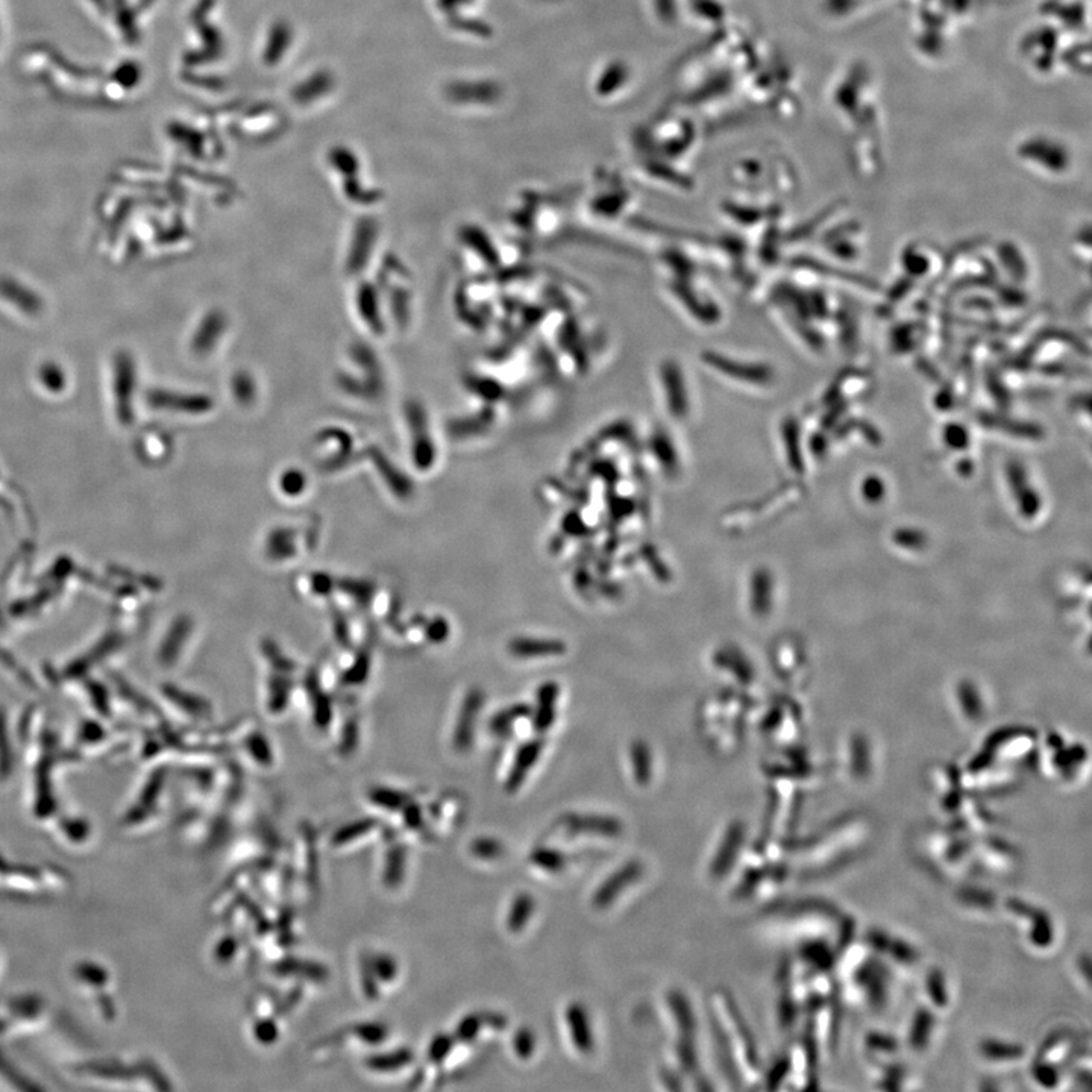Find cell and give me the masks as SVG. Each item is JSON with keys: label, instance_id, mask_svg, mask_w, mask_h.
<instances>
[{"label": "cell", "instance_id": "9", "mask_svg": "<svg viewBox=\"0 0 1092 1092\" xmlns=\"http://www.w3.org/2000/svg\"><path fill=\"white\" fill-rule=\"evenodd\" d=\"M746 839V827L743 821H733L724 832L723 841L716 850L710 864V876L715 880H723L733 869L738 862L739 854L743 851Z\"/></svg>", "mask_w": 1092, "mask_h": 1092}, {"label": "cell", "instance_id": "19", "mask_svg": "<svg viewBox=\"0 0 1092 1092\" xmlns=\"http://www.w3.org/2000/svg\"><path fill=\"white\" fill-rule=\"evenodd\" d=\"M902 1048L899 1039L885 1033V1031L871 1030L864 1038V1051L869 1065L879 1062L891 1061L897 1058Z\"/></svg>", "mask_w": 1092, "mask_h": 1092}, {"label": "cell", "instance_id": "15", "mask_svg": "<svg viewBox=\"0 0 1092 1092\" xmlns=\"http://www.w3.org/2000/svg\"><path fill=\"white\" fill-rule=\"evenodd\" d=\"M562 824L574 833L601 834V836H618L622 833L620 821L602 815H566L562 818Z\"/></svg>", "mask_w": 1092, "mask_h": 1092}, {"label": "cell", "instance_id": "6", "mask_svg": "<svg viewBox=\"0 0 1092 1092\" xmlns=\"http://www.w3.org/2000/svg\"><path fill=\"white\" fill-rule=\"evenodd\" d=\"M865 944L894 970L912 971L922 962V953L904 938L895 937L882 929L865 933Z\"/></svg>", "mask_w": 1092, "mask_h": 1092}, {"label": "cell", "instance_id": "14", "mask_svg": "<svg viewBox=\"0 0 1092 1092\" xmlns=\"http://www.w3.org/2000/svg\"><path fill=\"white\" fill-rule=\"evenodd\" d=\"M724 1005H725V1009H727L731 1024H733V1029L736 1030V1038L739 1039V1043L743 1046V1062H745L746 1068L750 1069L753 1074L761 1073V1058H759L758 1047H756V1043H754L753 1035H751L750 1029H748V1024H746L743 1012L739 1011L735 1000H733L728 994L724 995Z\"/></svg>", "mask_w": 1092, "mask_h": 1092}, {"label": "cell", "instance_id": "30", "mask_svg": "<svg viewBox=\"0 0 1092 1092\" xmlns=\"http://www.w3.org/2000/svg\"><path fill=\"white\" fill-rule=\"evenodd\" d=\"M325 90H327V77L320 75V77H314L313 80H310L307 85H302V87L297 88L295 96H296V99L301 100V102H309L310 99H314V96L324 93Z\"/></svg>", "mask_w": 1092, "mask_h": 1092}, {"label": "cell", "instance_id": "7", "mask_svg": "<svg viewBox=\"0 0 1092 1092\" xmlns=\"http://www.w3.org/2000/svg\"><path fill=\"white\" fill-rule=\"evenodd\" d=\"M1082 1038L1069 1028H1059L1047 1035L1033 1062L1058 1069L1064 1076L1068 1074L1069 1065L1076 1058L1077 1051L1081 1050Z\"/></svg>", "mask_w": 1092, "mask_h": 1092}, {"label": "cell", "instance_id": "3", "mask_svg": "<svg viewBox=\"0 0 1092 1092\" xmlns=\"http://www.w3.org/2000/svg\"><path fill=\"white\" fill-rule=\"evenodd\" d=\"M920 857L930 871L960 880L976 871L973 836L950 827H932L920 839Z\"/></svg>", "mask_w": 1092, "mask_h": 1092}, {"label": "cell", "instance_id": "10", "mask_svg": "<svg viewBox=\"0 0 1092 1092\" xmlns=\"http://www.w3.org/2000/svg\"><path fill=\"white\" fill-rule=\"evenodd\" d=\"M643 865L639 860H628L627 864L618 868L617 871L613 872L612 876L600 885L594 897H592V904L597 909H605V907L612 906L613 903L617 902L622 892L627 889L630 885L636 884L637 880L642 877Z\"/></svg>", "mask_w": 1092, "mask_h": 1092}, {"label": "cell", "instance_id": "20", "mask_svg": "<svg viewBox=\"0 0 1092 1092\" xmlns=\"http://www.w3.org/2000/svg\"><path fill=\"white\" fill-rule=\"evenodd\" d=\"M712 1033L715 1038L716 1048L720 1054L721 1068H723L725 1076L730 1079L733 1083L738 1084L743 1081V1073L739 1071V1064L736 1061L735 1048L730 1044V1038L724 1030L723 1024L713 1018L712 1020Z\"/></svg>", "mask_w": 1092, "mask_h": 1092}, {"label": "cell", "instance_id": "4", "mask_svg": "<svg viewBox=\"0 0 1092 1092\" xmlns=\"http://www.w3.org/2000/svg\"><path fill=\"white\" fill-rule=\"evenodd\" d=\"M1000 909L1018 925L1024 942L1033 952L1044 955L1058 944L1056 922L1043 907L1020 897H1009L1001 903Z\"/></svg>", "mask_w": 1092, "mask_h": 1092}, {"label": "cell", "instance_id": "21", "mask_svg": "<svg viewBox=\"0 0 1092 1092\" xmlns=\"http://www.w3.org/2000/svg\"><path fill=\"white\" fill-rule=\"evenodd\" d=\"M671 1013L674 1016L675 1024L682 1038L695 1039L697 1033V1018L693 1013L692 1006L682 991H671L668 994Z\"/></svg>", "mask_w": 1092, "mask_h": 1092}, {"label": "cell", "instance_id": "26", "mask_svg": "<svg viewBox=\"0 0 1092 1092\" xmlns=\"http://www.w3.org/2000/svg\"><path fill=\"white\" fill-rule=\"evenodd\" d=\"M677 1058L686 1073L692 1074L697 1071L700 1061L695 1039L680 1038L677 1044Z\"/></svg>", "mask_w": 1092, "mask_h": 1092}, {"label": "cell", "instance_id": "27", "mask_svg": "<svg viewBox=\"0 0 1092 1092\" xmlns=\"http://www.w3.org/2000/svg\"><path fill=\"white\" fill-rule=\"evenodd\" d=\"M633 763H635L636 780L639 784H647L651 779L650 751L645 745H636L633 748Z\"/></svg>", "mask_w": 1092, "mask_h": 1092}, {"label": "cell", "instance_id": "17", "mask_svg": "<svg viewBox=\"0 0 1092 1092\" xmlns=\"http://www.w3.org/2000/svg\"><path fill=\"white\" fill-rule=\"evenodd\" d=\"M564 1020L575 1048L582 1053H590L594 1048V1033L586 1008L580 1003H572L567 1006Z\"/></svg>", "mask_w": 1092, "mask_h": 1092}, {"label": "cell", "instance_id": "1", "mask_svg": "<svg viewBox=\"0 0 1092 1092\" xmlns=\"http://www.w3.org/2000/svg\"><path fill=\"white\" fill-rule=\"evenodd\" d=\"M872 819L860 812L842 815L804 841L791 844L803 879H821L856 862L871 845Z\"/></svg>", "mask_w": 1092, "mask_h": 1092}, {"label": "cell", "instance_id": "11", "mask_svg": "<svg viewBox=\"0 0 1092 1092\" xmlns=\"http://www.w3.org/2000/svg\"><path fill=\"white\" fill-rule=\"evenodd\" d=\"M937 1031L938 1013L927 1005L918 1006L909 1018L906 1035H904V1046L914 1053H925L935 1043Z\"/></svg>", "mask_w": 1092, "mask_h": 1092}, {"label": "cell", "instance_id": "25", "mask_svg": "<svg viewBox=\"0 0 1092 1092\" xmlns=\"http://www.w3.org/2000/svg\"><path fill=\"white\" fill-rule=\"evenodd\" d=\"M290 43V29L286 24H278L272 29L271 39H269V46L266 47V55L264 60L269 64L277 63L278 58L286 52L287 46Z\"/></svg>", "mask_w": 1092, "mask_h": 1092}, {"label": "cell", "instance_id": "22", "mask_svg": "<svg viewBox=\"0 0 1092 1092\" xmlns=\"http://www.w3.org/2000/svg\"><path fill=\"white\" fill-rule=\"evenodd\" d=\"M534 907H536V902L528 892L516 895L513 903H511L509 915H507V927L514 933L526 929L529 920L533 917Z\"/></svg>", "mask_w": 1092, "mask_h": 1092}, {"label": "cell", "instance_id": "16", "mask_svg": "<svg viewBox=\"0 0 1092 1092\" xmlns=\"http://www.w3.org/2000/svg\"><path fill=\"white\" fill-rule=\"evenodd\" d=\"M871 1069L876 1088L884 1089V1091L912 1089L914 1076L907 1069V1066L897 1059L872 1064Z\"/></svg>", "mask_w": 1092, "mask_h": 1092}, {"label": "cell", "instance_id": "13", "mask_svg": "<svg viewBox=\"0 0 1092 1092\" xmlns=\"http://www.w3.org/2000/svg\"><path fill=\"white\" fill-rule=\"evenodd\" d=\"M955 900L963 910L976 917H990L1001 906L995 892L977 885H960L956 891Z\"/></svg>", "mask_w": 1092, "mask_h": 1092}, {"label": "cell", "instance_id": "31", "mask_svg": "<svg viewBox=\"0 0 1092 1092\" xmlns=\"http://www.w3.org/2000/svg\"><path fill=\"white\" fill-rule=\"evenodd\" d=\"M1074 970L1081 978V983L1084 986L1086 994L1091 993V959H1089L1088 953H1082V955L1077 956Z\"/></svg>", "mask_w": 1092, "mask_h": 1092}, {"label": "cell", "instance_id": "23", "mask_svg": "<svg viewBox=\"0 0 1092 1092\" xmlns=\"http://www.w3.org/2000/svg\"><path fill=\"white\" fill-rule=\"evenodd\" d=\"M539 753H541V746L537 745V743H529V745L524 746V748L519 751L518 759L514 761L513 771H511L510 777H509V783H507V789H509V791L514 792L521 786V783H524L527 773H528L531 766L536 763Z\"/></svg>", "mask_w": 1092, "mask_h": 1092}, {"label": "cell", "instance_id": "18", "mask_svg": "<svg viewBox=\"0 0 1092 1092\" xmlns=\"http://www.w3.org/2000/svg\"><path fill=\"white\" fill-rule=\"evenodd\" d=\"M925 1003L937 1013L947 1012L952 1006V993L948 985L947 976L940 968H930L922 983Z\"/></svg>", "mask_w": 1092, "mask_h": 1092}, {"label": "cell", "instance_id": "28", "mask_svg": "<svg viewBox=\"0 0 1092 1092\" xmlns=\"http://www.w3.org/2000/svg\"><path fill=\"white\" fill-rule=\"evenodd\" d=\"M789 1077V1058L788 1054H783L781 1058L774 1062V1065L768 1069L765 1076L766 1089H779L784 1082H788Z\"/></svg>", "mask_w": 1092, "mask_h": 1092}, {"label": "cell", "instance_id": "24", "mask_svg": "<svg viewBox=\"0 0 1092 1092\" xmlns=\"http://www.w3.org/2000/svg\"><path fill=\"white\" fill-rule=\"evenodd\" d=\"M529 862H531L534 867L541 868L544 871L548 872L564 871L567 865V859L564 852L549 849V847H537V849H534L533 851L529 852Z\"/></svg>", "mask_w": 1092, "mask_h": 1092}, {"label": "cell", "instance_id": "2", "mask_svg": "<svg viewBox=\"0 0 1092 1092\" xmlns=\"http://www.w3.org/2000/svg\"><path fill=\"white\" fill-rule=\"evenodd\" d=\"M839 1000L867 1012H884L891 998L892 968L871 948L852 940L834 963Z\"/></svg>", "mask_w": 1092, "mask_h": 1092}, {"label": "cell", "instance_id": "29", "mask_svg": "<svg viewBox=\"0 0 1092 1092\" xmlns=\"http://www.w3.org/2000/svg\"><path fill=\"white\" fill-rule=\"evenodd\" d=\"M513 1047L519 1058H531L534 1047H536V1038H534L533 1031L527 1028L519 1029L518 1033L514 1035Z\"/></svg>", "mask_w": 1092, "mask_h": 1092}, {"label": "cell", "instance_id": "5", "mask_svg": "<svg viewBox=\"0 0 1092 1092\" xmlns=\"http://www.w3.org/2000/svg\"><path fill=\"white\" fill-rule=\"evenodd\" d=\"M973 854L976 871L993 877L1015 876L1023 865V854L1012 842L998 834H977L973 836Z\"/></svg>", "mask_w": 1092, "mask_h": 1092}, {"label": "cell", "instance_id": "8", "mask_svg": "<svg viewBox=\"0 0 1092 1092\" xmlns=\"http://www.w3.org/2000/svg\"><path fill=\"white\" fill-rule=\"evenodd\" d=\"M789 1058V1077L788 1082H792L794 1089H816L818 1088V1076H816V1065H818L819 1058L811 1041L803 1036L796 1043L794 1048L788 1053Z\"/></svg>", "mask_w": 1092, "mask_h": 1092}, {"label": "cell", "instance_id": "12", "mask_svg": "<svg viewBox=\"0 0 1092 1092\" xmlns=\"http://www.w3.org/2000/svg\"><path fill=\"white\" fill-rule=\"evenodd\" d=\"M978 1056L991 1065L1015 1066L1028 1058V1050L1021 1044L1000 1038H985L978 1043Z\"/></svg>", "mask_w": 1092, "mask_h": 1092}]
</instances>
